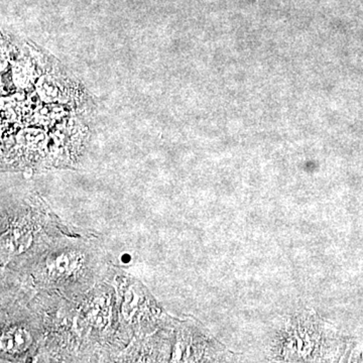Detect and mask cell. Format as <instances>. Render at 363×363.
<instances>
[]
</instances>
